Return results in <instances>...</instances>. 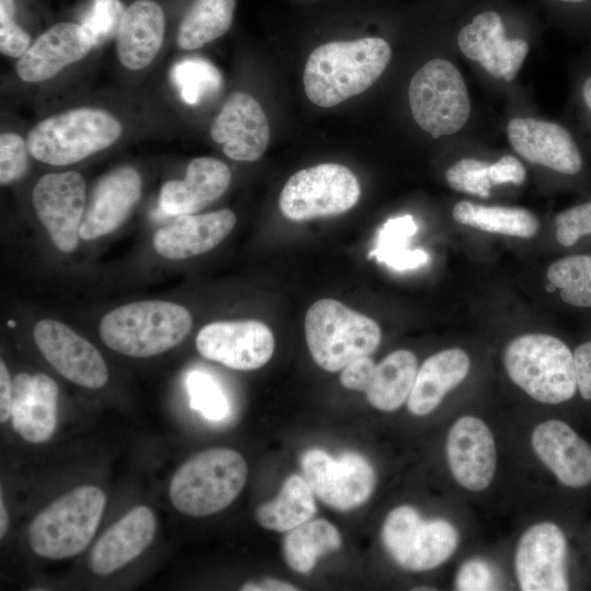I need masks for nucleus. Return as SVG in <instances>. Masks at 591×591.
Returning a JSON list of instances; mask_svg holds the SVG:
<instances>
[{"label":"nucleus","mask_w":591,"mask_h":591,"mask_svg":"<svg viewBox=\"0 0 591 591\" xmlns=\"http://www.w3.org/2000/svg\"><path fill=\"white\" fill-rule=\"evenodd\" d=\"M392 56L381 37L329 42L309 56L303 86L308 99L320 107H333L370 86L382 76Z\"/></svg>","instance_id":"f257e3e1"},{"label":"nucleus","mask_w":591,"mask_h":591,"mask_svg":"<svg viewBox=\"0 0 591 591\" xmlns=\"http://www.w3.org/2000/svg\"><path fill=\"white\" fill-rule=\"evenodd\" d=\"M189 311L177 303L148 300L118 306L103 316L100 337L111 349L144 358L177 346L192 328Z\"/></svg>","instance_id":"f03ea898"},{"label":"nucleus","mask_w":591,"mask_h":591,"mask_svg":"<svg viewBox=\"0 0 591 591\" xmlns=\"http://www.w3.org/2000/svg\"><path fill=\"white\" fill-rule=\"evenodd\" d=\"M247 478L243 456L227 448L195 454L174 473L169 488L173 506L184 514L204 517L227 508Z\"/></svg>","instance_id":"7ed1b4c3"},{"label":"nucleus","mask_w":591,"mask_h":591,"mask_svg":"<svg viewBox=\"0 0 591 591\" xmlns=\"http://www.w3.org/2000/svg\"><path fill=\"white\" fill-rule=\"evenodd\" d=\"M503 361L511 381L540 403L559 404L577 392L573 354L555 336H519L506 347Z\"/></svg>","instance_id":"20e7f679"},{"label":"nucleus","mask_w":591,"mask_h":591,"mask_svg":"<svg viewBox=\"0 0 591 591\" xmlns=\"http://www.w3.org/2000/svg\"><path fill=\"white\" fill-rule=\"evenodd\" d=\"M106 497L92 485L79 486L62 495L33 519L28 542L33 552L47 559H63L80 554L100 524Z\"/></svg>","instance_id":"39448f33"},{"label":"nucleus","mask_w":591,"mask_h":591,"mask_svg":"<svg viewBox=\"0 0 591 591\" xmlns=\"http://www.w3.org/2000/svg\"><path fill=\"white\" fill-rule=\"evenodd\" d=\"M304 333L313 360L328 372L371 355L382 337L374 320L328 298L311 304L304 317Z\"/></svg>","instance_id":"423d86ee"},{"label":"nucleus","mask_w":591,"mask_h":591,"mask_svg":"<svg viewBox=\"0 0 591 591\" xmlns=\"http://www.w3.org/2000/svg\"><path fill=\"white\" fill-rule=\"evenodd\" d=\"M109 113L82 107L50 116L27 136L30 154L50 165H69L112 146L121 135Z\"/></svg>","instance_id":"0eeeda50"},{"label":"nucleus","mask_w":591,"mask_h":591,"mask_svg":"<svg viewBox=\"0 0 591 591\" xmlns=\"http://www.w3.org/2000/svg\"><path fill=\"white\" fill-rule=\"evenodd\" d=\"M408 102L415 121L434 139L457 132L471 114L461 72L442 58L429 60L413 76Z\"/></svg>","instance_id":"6e6552de"},{"label":"nucleus","mask_w":591,"mask_h":591,"mask_svg":"<svg viewBox=\"0 0 591 591\" xmlns=\"http://www.w3.org/2000/svg\"><path fill=\"white\" fill-rule=\"evenodd\" d=\"M360 194L359 182L347 166L321 163L289 177L279 196V209L297 222L332 217L350 210Z\"/></svg>","instance_id":"1a4fd4ad"},{"label":"nucleus","mask_w":591,"mask_h":591,"mask_svg":"<svg viewBox=\"0 0 591 591\" xmlns=\"http://www.w3.org/2000/svg\"><path fill=\"white\" fill-rule=\"evenodd\" d=\"M382 542L394 560L412 571L430 570L456 549V529L443 519L424 520L410 506L393 509L382 526Z\"/></svg>","instance_id":"9d476101"},{"label":"nucleus","mask_w":591,"mask_h":591,"mask_svg":"<svg viewBox=\"0 0 591 591\" xmlns=\"http://www.w3.org/2000/svg\"><path fill=\"white\" fill-rule=\"evenodd\" d=\"M301 468L314 495L338 511L361 506L375 487L371 464L354 452L335 460L324 450L311 449L302 455Z\"/></svg>","instance_id":"9b49d317"},{"label":"nucleus","mask_w":591,"mask_h":591,"mask_svg":"<svg viewBox=\"0 0 591 591\" xmlns=\"http://www.w3.org/2000/svg\"><path fill=\"white\" fill-rule=\"evenodd\" d=\"M32 201L54 245L62 253L73 252L85 210L83 176L74 171L46 174L35 184Z\"/></svg>","instance_id":"f8f14e48"},{"label":"nucleus","mask_w":591,"mask_h":591,"mask_svg":"<svg viewBox=\"0 0 591 591\" xmlns=\"http://www.w3.org/2000/svg\"><path fill=\"white\" fill-rule=\"evenodd\" d=\"M195 343L204 358L245 371L265 366L275 350L270 328L254 320L209 323L199 331Z\"/></svg>","instance_id":"ddd939ff"},{"label":"nucleus","mask_w":591,"mask_h":591,"mask_svg":"<svg viewBox=\"0 0 591 591\" xmlns=\"http://www.w3.org/2000/svg\"><path fill=\"white\" fill-rule=\"evenodd\" d=\"M33 338L43 357L69 381L88 389L106 384L108 371L102 355L66 324L40 320L33 328Z\"/></svg>","instance_id":"4468645a"},{"label":"nucleus","mask_w":591,"mask_h":591,"mask_svg":"<svg viewBox=\"0 0 591 591\" xmlns=\"http://www.w3.org/2000/svg\"><path fill=\"white\" fill-rule=\"evenodd\" d=\"M567 541L552 522L530 526L520 537L514 556L518 581L523 591H566Z\"/></svg>","instance_id":"2eb2a0df"},{"label":"nucleus","mask_w":591,"mask_h":591,"mask_svg":"<svg viewBox=\"0 0 591 591\" xmlns=\"http://www.w3.org/2000/svg\"><path fill=\"white\" fill-rule=\"evenodd\" d=\"M507 135L512 149L533 164L576 176L584 159L572 134L561 124L533 118H513Z\"/></svg>","instance_id":"dca6fc26"},{"label":"nucleus","mask_w":591,"mask_h":591,"mask_svg":"<svg viewBox=\"0 0 591 591\" xmlns=\"http://www.w3.org/2000/svg\"><path fill=\"white\" fill-rule=\"evenodd\" d=\"M463 55L477 61L494 78L512 81L521 68L529 45L521 38H507L501 16L495 11L477 14L457 35Z\"/></svg>","instance_id":"f3484780"},{"label":"nucleus","mask_w":591,"mask_h":591,"mask_svg":"<svg viewBox=\"0 0 591 591\" xmlns=\"http://www.w3.org/2000/svg\"><path fill=\"white\" fill-rule=\"evenodd\" d=\"M210 135L235 161L253 162L266 151L270 131L259 103L244 92H233L213 119Z\"/></svg>","instance_id":"a211bd4d"},{"label":"nucleus","mask_w":591,"mask_h":591,"mask_svg":"<svg viewBox=\"0 0 591 591\" xmlns=\"http://www.w3.org/2000/svg\"><path fill=\"white\" fill-rule=\"evenodd\" d=\"M447 457L455 480L472 491L486 489L496 472V444L489 427L474 416L460 417L447 439Z\"/></svg>","instance_id":"6ab92c4d"},{"label":"nucleus","mask_w":591,"mask_h":591,"mask_svg":"<svg viewBox=\"0 0 591 591\" xmlns=\"http://www.w3.org/2000/svg\"><path fill=\"white\" fill-rule=\"evenodd\" d=\"M141 195V178L131 166H119L95 185L79 228L85 241L115 231L127 218Z\"/></svg>","instance_id":"aec40b11"},{"label":"nucleus","mask_w":591,"mask_h":591,"mask_svg":"<svg viewBox=\"0 0 591 591\" xmlns=\"http://www.w3.org/2000/svg\"><path fill=\"white\" fill-rule=\"evenodd\" d=\"M531 443L563 485L581 488L591 483V447L566 422L549 419L537 425Z\"/></svg>","instance_id":"412c9836"},{"label":"nucleus","mask_w":591,"mask_h":591,"mask_svg":"<svg viewBox=\"0 0 591 591\" xmlns=\"http://www.w3.org/2000/svg\"><path fill=\"white\" fill-rule=\"evenodd\" d=\"M93 47L80 24L57 23L38 36L19 58L15 70L25 82H43L84 58Z\"/></svg>","instance_id":"4be33fe9"},{"label":"nucleus","mask_w":591,"mask_h":591,"mask_svg":"<svg viewBox=\"0 0 591 591\" xmlns=\"http://www.w3.org/2000/svg\"><path fill=\"white\" fill-rule=\"evenodd\" d=\"M236 217L229 209L204 215L177 216L153 236L158 254L169 259H186L215 248L233 230Z\"/></svg>","instance_id":"5701e85b"},{"label":"nucleus","mask_w":591,"mask_h":591,"mask_svg":"<svg viewBox=\"0 0 591 591\" xmlns=\"http://www.w3.org/2000/svg\"><path fill=\"white\" fill-rule=\"evenodd\" d=\"M58 386L45 373L22 372L13 379L11 421L13 429L27 442L50 439L57 424Z\"/></svg>","instance_id":"b1692460"},{"label":"nucleus","mask_w":591,"mask_h":591,"mask_svg":"<svg viewBox=\"0 0 591 591\" xmlns=\"http://www.w3.org/2000/svg\"><path fill=\"white\" fill-rule=\"evenodd\" d=\"M157 521L149 507L132 508L95 543L89 565L97 576H107L138 557L152 542Z\"/></svg>","instance_id":"393cba45"},{"label":"nucleus","mask_w":591,"mask_h":591,"mask_svg":"<svg viewBox=\"0 0 591 591\" xmlns=\"http://www.w3.org/2000/svg\"><path fill=\"white\" fill-rule=\"evenodd\" d=\"M231 181L229 167L220 160L199 157L190 161L184 179L166 182L160 192V208L171 216L195 213L218 199Z\"/></svg>","instance_id":"a878e982"},{"label":"nucleus","mask_w":591,"mask_h":591,"mask_svg":"<svg viewBox=\"0 0 591 591\" xmlns=\"http://www.w3.org/2000/svg\"><path fill=\"white\" fill-rule=\"evenodd\" d=\"M164 14L152 0H138L124 14L117 34V55L130 70L146 68L159 53L164 37Z\"/></svg>","instance_id":"bb28decb"},{"label":"nucleus","mask_w":591,"mask_h":591,"mask_svg":"<svg viewBox=\"0 0 591 591\" xmlns=\"http://www.w3.org/2000/svg\"><path fill=\"white\" fill-rule=\"evenodd\" d=\"M471 361L459 348L439 351L427 358L416 375L407 398V408L415 416L433 412L448 392L456 387L467 375Z\"/></svg>","instance_id":"cd10ccee"},{"label":"nucleus","mask_w":591,"mask_h":591,"mask_svg":"<svg viewBox=\"0 0 591 591\" xmlns=\"http://www.w3.org/2000/svg\"><path fill=\"white\" fill-rule=\"evenodd\" d=\"M418 372L416 356L406 349L389 354L375 366L364 391L369 404L382 412L398 409L408 398Z\"/></svg>","instance_id":"c85d7f7f"},{"label":"nucleus","mask_w":591,"mask_h":591,"mask_svg":"<svg viewBox=\"0 0 591 591\" xmlns=\"http://www.w3.org/2000/svg\"><path fill=\"white\" fill-rule=\"evenodd\" d=\"M314 496L304 477L291 475L273 501L257 508L256 520L267 530L288 532L316 513Z\"/></svg>","instance_id":"c756f323"},{"label":"nucleus","mask_w":591,"mask_h":591,"mask_svg":"<svg viewBox=\"0 0 591 591\" xmlns=\"http://www.w3.org/2000/svg\"><path fill=\"white\" fill-rule=\"evenodd\" d=\"M452 216L467 227L522 239L533 237L540 228L536 216L524 208L483 206L462 200L454 205Z\"/></svg>","instance_id":"7c9ffc66"},{"label":"nucleus","mask_w":591,"mask_h":591,"mask_svg":"<svg viewBox=\"0 0 591 591\" xmlns=\"http://www.w3.org/2000/svg\"><path fill=\"white\" fill-rule=\"evenodd\" d=\"M341 545L339 531L324 519L309 520L288 531L282 552L290 568L310 572L320 556L337 551Z\"/></svg>","instance_id":"2f4dec72"},{"label":"nucleus","mask_w":591,"mask_h":591,"mask_svg":"<svg viewBox=\"0 0 591 591\" xmlns=\"http://www.w3.org/2000/svg\"><path fill=\"white\" fill-rule=\"evenodd\" d=\"M235 0H195L177 31V45L197 49L222 36L231 26Z\"/></svg>","instance_id":"473e14b6"},{"label":"nucleus","mask_w":591,"mask_h":591,"mask_svg":"<svg viewBox=\"0 0 591 591\" xmlns=\"http://www.w3.org/2000/svg\"><path fill=\"white\" fill-rule=\"evenodd\" d=\"M417 224L410 215L387 219L378 231L375 247L368 257L387 267L405 271L419 268L429 260V255L422 250L408 248L410 239L417 232Z\"/></svg>","instance_id":"72a5a7b5"},{"label":"nucleus","mask_w":591,"mask_h":591,"mask_svg":"<svg viewBox=\"0 0 591 591\" xmlns=\"http://www.w3.org/2000/svg\"><path fill=\"white\" fill-rule=\"evenodd\" d=\"M546 277L565 303L591 308V255L577 254L559 258L551 264Z\"/></svg>","instance_id":"f704fd0d"},{"label":"nucleus","mask_w":591,"mask_h":591,"mask_svg":"<svg viewBox=\"0 0 591 591\" xmlns=\"http://www.w3.org/2000/svg\"><path fill=\"white\" fill-rule=\"evenodd\" d=\"M170 78L182 100L190 105L217 92L222 83L218 69L201 58H188L175 63Z\"/></svg>","instance_id":"c9c22d12"},{"label":"nucleus","mask_w":591,"mask_h":591,"mask_svg":"<svg viewBox=\"0 0 591 591\" xmlns=\"http://www.w3.org/2000/svg\"><path fill=\"white\" fill-rule=\"evenodd\" d=\"M189 405L210 421H220L229 413V403L215 379L202 371H192L187 376Z\"/></svg>","instance_id":"e433bc0d"},{"label":"nucleus","mask_w":591,"mask_h":591,"mask_svg":"<svg viewBox=\"0 0 591 591\" xmlns=\"http://www.w3.org/2000/svg\"><path fill=\"white\" fill-rule=\"evenodd\" d=\"M125 11L120 0H91L80 25L94 47L118 34Z\"/></svg>","instance_id":"4c0bfd02"},{"label":"nucleus","mask_w":591,"mask_h":591,"mask_svg":"<svg viewBox=\"0 0 591 591\" xmlns=\"http://www.w3.org/2000/svg\"><path fill=\"white\" fill-rule=\"evenodd\" d=\"M445 179L452 189L483 198L490 196L494 186L489 178V164L472 158L451 165L445 172Z\"/></svg>","instance_id":"58836bf2"},{"label":"nucleus","mask_w":591,"mask_h":591,"mask_svg":"<svg viewBox=\"0 0 591 591\" xmlns=\"http://www.w3.org/2000/svg\"><path fill=\"white\" fill-rule=\"evenodd\" d=\"M555 235L565 247L573 246L581 237L591 235V199L559 212L555 218Z\"/></svg>","instance_id":"ea45409f"},{"label":"nucleus","mask_w":591,"mask_h":591,"mask_svg":"<svg viewBox=\"0 0 591 591\" xmlns=\"http://www.w3.org/2000/svg\"><path fill=\"white\" fill-rule=\"evenodd\" d=\"M28 147L21 136L4 132L0 136V183L15 182L28 167Z\"/></svg>","instance_id":"a19ab883"},{"label":"nucleus","mask_w":591,"mask_h":591,"mask_svg":"<svg viewBox=\"0 0 591 591\" xmlns=\"http://www.w3.org/2000/svg\"><path fill=\"white\" fill-rule=\"evenodd\" d=\"M31 38L14 22V1L0 0V50L3 55L20 58L30 47Z\"/></svg>","instance_id":"79ce46f5"},{"label":"nucleus","mask_w":591,"mask_h":591,"mask_svg":"<svg viewBox=\"0 0 591 591\" xmlns=\"http://www.w3.org/2000/svg\"><path fill=\"white\" fill-rule=\"evenodd\" d=\"M496 578L489 563L474 558L466 560L459 569L455 589L461 591L493 590Z\"/></svg>","instance_id":"37998d69"},{"label":"nucleus","mask_w":591,"mask_h":591,"mask_svg":"<svg viewBox=\"0 0 591 591\" xmlns=\"http://www.w3.org/2000/svg\"><path fill=\"white\" fill-rule=\"evenodd\" d=\"M375 366L369 356L354 359L341 369L339 379L341 385L349 390L364 392L370 384Z\"/></svg>","instance_id":"c03bdc74"},{"label":"nucleus","mask_w":591,"mask_h":591,"mask_svg":"<svg viewBox=\"0 0 591 591\" xmlns=\"http://www.w3.org/2000/svg\"><path fill=\"white\" fill-rule=\"evenodd\" d=\"M525 176V167L512 155H503L497 162L489 164V178L493 185L506 183L520 185Z\"/></svg>","instance_id":"a18cd8bd"},{"label":"nucleus","mask_w":591,"mask_h":591,"mask_svg":"<svg viewBox=\"0 0 591 591\" xmlns=\"http://www.w3.org/2000/svg\"><path fill=\"white\" fill-rule=\"evenodd\" d=\"M577 385L581 397L591 401V340L573 350Z\"/></svg>","instance_id":"49530a36"},{"label":"nucleus","mask_w":591,"mask_h":591,"mask_svg":"<svg viewBox=\"0 0 591 591\" xmlns=\"http://www.w3.org/2000/svg\"><path fill=\"white\" fill-rule=\"evenodd\" d=\"M13 381L3 360L0 361V421L11 418Z\"/></svg>","instance_id":"de8ad7c7"},{"label":"nucleus","mask_w":591,"mask_h":591,"mask_svg":"<svg viewBox=\"0 0 591 591\" xmlns=\"http://www.w3.org/2000/svg\"><path fill=\"white\" fill-rule=\"evenodd\" d=\"M243 591H296L298 590L294 586L276 580V579H266L262 583H245L241 587Z\"/></svg>","instance_id":"09e8293b"},{"label":"nucleus","mask_w":591,"mask_h":591,"mask_svg":"<svg viewBox=\"0 0 591 591\" xmlns=\"http://www.w3.org/2000/svg\"><path fill=\"white\" fill-rule=\"evenodd\" d=\"M579 99L586 115L591 123V71L584 73L579 85Z\"/></svg>","instance_id":"8fccbe9b"},{"label":"nucleus","mask_w":591,"mask_h":591,"mask_svg":"<svg viewBox=\"0 0 591 591\" xmlns=\"http://www.w3.org/2000/svg\"><path fill=\"white\" fill-rule=\"evenodd\" d=\"M9 525V518L7 513V509L3 502V497L1 495L0 497V537L2 538L8 530Z\"/></svg>","instance_id":"3c124183"},{"label":"nucleus","mask_w":591,"mask_h":591,"mask_svg":"<svg viewBox=\"0 0 591 591\" xmlns=\"http://www.w3.org/2000/svg\"><path fill=\"white\" fill-rule=\"evenodd\" d=\"M558 1L564 2V3H570V4H581V3L588 2L589 0H558Z\"/></svg>","instance_id":"603ef678"}]
</instances>
